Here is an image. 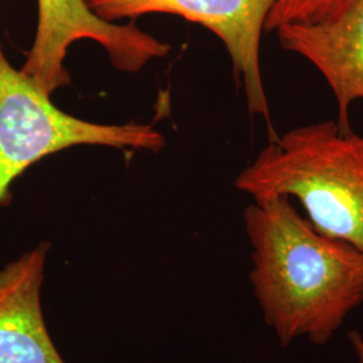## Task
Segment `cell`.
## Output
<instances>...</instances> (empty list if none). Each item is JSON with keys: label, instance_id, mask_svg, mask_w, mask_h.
Instances as JSON below:
<instances>
[{"label": "cell", "instance_id": "6da1fadb", "mask_svg": "<svg viewBox=\"0 0 363 363\" xmlns=\"http://www.w3.org/2000/svg\"><path fill=\"white\" fill-rule=\"evenodd\" d=\"M244 220L264 322L283 347L325 346L363 304L362 252L319 233L286 196L249 205Z\"/></svg>", "mask_w": 363, "mask_h": 363}, {"label": "cell", "instance_id": "7a4b0ae2", "mask_svg": "<svg viewBox=\"0 0 363 363\" xmlns=\"http://www.w3.org/2000/svg\"><path fill=\"white\" fill-rule=\"evenodd\" d=\"M255 202L296 199L312 226L363 253V138L327 120L274 136L235 179Z\"/></svg>", "mask_w": 363, "mask_h": 363}, {"label": "cell", "instance_id": "3957f363", "mask_svg": "<svg viewBox=\"0 0 363 363\" xmlns=\"http://www.w3.org/2000/svg\"><path fill=\"white\" fill-rule=\"evenodd\" d=\"M77 145L157 152L163 135L151 124H100L69 115L15 69L0 40V206L27 169L46 156Z\"/></svg>", "mask_w": 363, "mask_h": 363}, {"label": "cell", "instance_id": "277c9868", "mask_svg": "<svg viewBox=\"0 0 363 363\" xmlns=\"http://www.w3.org/2000/svg\"><path fill=\"white\" fill-rule=\"evenodd\" d=\"M37 4L35 37L21 70L49 96L70 84L66 55L78 40L97 42L111 64L125 73H138L169 52V45L140 30L133 21L118 25L101 19L86 0H37Z\"/></svg>", "mask_w": 363, "mask_h": 363}, {"label": "cell", "instance_id": "5b68a950", "mask_svg": "<svg viewBox=\"0 0 363 363\" xmlns=\"http://www.w3.org/2000/svg\"><path fill=\"white\" fill-rule=\"evenodd\" d=\"M106 22L150 13L181 16L211 31L223 43L241 84L249 112L269 121V104L261 74L259 45L265 22L277 0H86Z\"/></svg>", "mask_w": 363, "mask_h": 363}, {"label": "cell", "instance_id": "8992f818", "mask_svg": "<svg viewBox=\"0 0 363 363\" xmlns=\"http://www.w3.org/2000/svg\"><path fill=\"white\" fill-rule=\"evenodd\" d=\"M286 52L318 69L335 96L337 125L351 130V105L363 100V0H351L337 13L308 23L276 30Z\"/></svg>", "mask_w": 363, "mask_h": 363}, {"label": "cell", "instance_id": "52a82bcc", "mask_svg": "<svg viewBox=\"0 0 363 363\" xmlns=\"http://www.w3.org/2000/svg\"><path fill=\"white\" fill-rule=\"evenodd\" d=\"M49 250L42 242L0 269V363H66L42 312Z\"/></svg>", "mask_w": 363, "mask_h": 363}, {"label": "cell", "instance_id": "ba28073f", "mask_svg": "<svg viewBox=\"0 0 363 363\" xmlns=\"http://www.w3.org/2000/svg\"><path fill=\"white\" fill-rule=\"evenodd\" d=\"M351 0H277L265 22V31H276L289 23H308L328 18Z\"/></svg>", "mask_w": 363, "mask_h": 363}, {"label": "cell", "instance_id": "9c48e42d", "mask_svg": "<svg viewBox=\"0 0 363 363\" xmlns=\"http://www.w3.org/2000/svg\"><path fill=\"white\" fill-rule=\"evenodd\" d=\"M351 349L354 351L357 363H363V335L359 331H349L347 334Z\"/></svg>", "mask_w": 363, "mask_h": 363}]
</instances>
